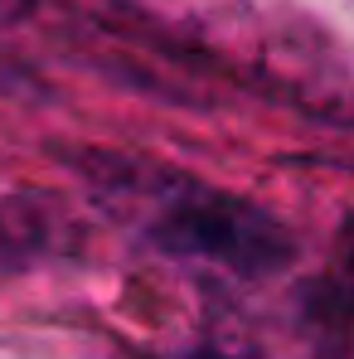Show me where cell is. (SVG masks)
I'll return each mask as SVG.
<instances>
[{
    "instance_id": "cell-1",
    "label": "cell",
    "mask_w": 354,
    "mask_h": 359,
    "mask_svg": "<svg viewBox=\"0 0 354 359\" xmlns=\"http://www.w3.org/2000/svg\"><path fill=\"white\" fill-rule=\"evenodd\" d=\"M151 238L170 257L209 262L233 277H272L296 257V238L282 219L214 184H184L170 194L151 224Z\"/></svg>"
}]
</instances>
